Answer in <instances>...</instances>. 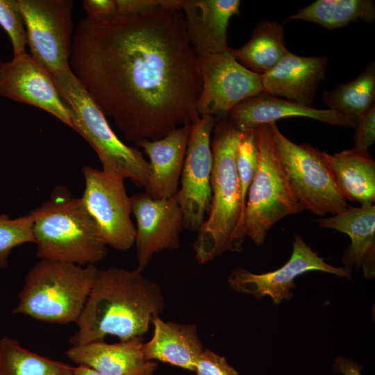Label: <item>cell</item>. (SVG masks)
Listing matches in <instances>:
<instances>
[{
    "label": "cell",
    "instance_id": "1",
    "mask_svg": "<svg viewBox=\"0 0 375 375\" xmlns=\"http://www.w3.org/2000/svg\"><path fill=\"white\" fill-rule=\"evenodd\" d=\"M72 72L122 135L135 144L191 124L201 90L197 56L177 0L133 15L82 19Z\"/></svg>",
    "mask_w": 375,
    "mask_h": 375
},
{
    "label": "cell",
    "instance_id": "2",
    "mask_svg": "<svg viewBox=\"0 0 375 375\" xmlns=\"http://www.w3.org/2000/svg\"><path fill=\"white\" fill-rule=\"evenodd\" d=\"M142 273L115 267L99 269L70 339L72 346L103 341L107 335L124 341L148 331L165 300L159 285Z\"/></svg>",
    "mask_w": 375,
    "mask_h": 375
},
{
    "label": "cell",
    "instance_id": "3",
    "mask_svg": "<svg viewBox=\"0 0 375 375\" xmlns=\"http://www.w3.org/2000/svg\"><path fill=\"white\" fill-rule=\"evenodd\" d=\"M212 133L210 208L193 247L201 264L228 251H241L245 238L244 210L235 163L241 132L227 116L215 122Z\"/></svg>",
    "mask_w": 375,
    "mask_h": 375
},
{
    "label": "cell",
    "instance_id": "4",
    "mask_svg": "<svg viewBox=\"0 0 375 375\" xmlns=\"http://www.w3.org/2000/svg\"><path fill=\"white\" fill-rule=\"evenodd\" d=\"M37 256L78 265H94L107 254V245L80 198L56 187L47 201L31 210Z\"/></svg>",
    "mask_w": 375,
    "mask_h": 375
},
{
    "label": "cell",
    "instance_id": "5",
    "mask_svg": "<svg viewBox=\"0 0 375 375\" xmlns=\"http://www.w3.org/2000/svg\"><path fill=\"white\" fill-rule=\"evenodd\" d=\"M98 272L94 265L40 259L26 274L12 312L44 322L76 323Z\"/></svg>",
    "mask_w": 375,
    "mask_h": 375
},
{
    "label": "cell",
    "instance_id": "6",
    "mask_svg": "<svg viewBox=\"0 0 375 375\" xmlns=\"http://www.w3.org/2000/svg\"><path fill=\"white\" fill-rule=\"evenodd\" d=\"M56 88L72 113L73 130L94 150L104 172L130 179L135 185L147 184L150 165L138 149L124 144L107 117L71 69L51 74Z\"/></svg>",
    "mask_w": 375,
    "mask_h": 375
},
{
    "label": "cell",
    "instance_id": "7",
    "mask_svg": "<svg viewBox=\"0 0 375 375\" xmlns=\"http://www.w3.org/2000/svg\"><path fill=\"white\" fill-rule=\"evenodd\" d=\"M258 167L249 188L243 232L256 245L263 244L269 230L283 217L303 210L290 188L277 156L271 124L254 128Z\"/></svg>",
    "mask_w": 375,
    "mask_h": 375
},
{
    "label": "cell",
    "instance_id": "8",
    "mask_svg": "<svg viewBox=\"0 0 375 375\" xmlns=\"http://www.w3.org/2000/svg\"><path fill=\"white\" fill-rule=\"evenodd\" d=\"M277 156L287 181L302 208L318 215H336L349 206L333 177L327 153L308 143L297 144L271 123Z\"/></svg>",
    "mask_w": 375,
    "mask_h": 375
},
{
    "label": "cell",
    "instance_id": "9",
    "mask_svg": "<svg viewBox=\"0 0 375 375\" xmlns=\"http://www.w3.org/2000/svg\"><path fill=\"white\" fill-rule=\"evenodd\" d=\"M30 55L49 73L70 70L74 33L72 0H18Z\"/></svg>",
    "mask_w": 375,
    "mask_h": 375
},
{
    "label": "cell",
    "instance_id": "10",
    "mask_svg": "<svg viewBox=\"0 0 375 375\" xmlns=\"http://www.w3.org/2000/svg\"><path fill=\"white\" fill-rule=\"evenodd\" d=\"M82 173L85 188L80 199L101 238L116 250L130 249L135 244V226L124 178L90 165L84 166Z\"/></svg>",
    "mask_w": 375,
    "mask_h": 375
},
{
    "label": "cell",
    "instance_id": "11",
    "mask_svg": "<svg viewBox=\"0 0 375 375\" xmlns=\"http://www.w3.org/2000/svg\"><path fill=\"white\" fill-rule=\"evenodd\" d=\"M197 56L202 83L197 104L199 116L227 117L238 104L263 92L261 75L237 61L229 47L223 52Z\"/></svg>",
    "mask_w": 375,
    "mask_h": 375
},
{
    "label": "cell",
    "instance_id": "12",
    "mask_svg": "<svg viewBox=\"0 0 375 375\" xmlns=\"http://www.w3.org/2000/svg\"><path fill=\"white\" fill-rule=\"evenodd\" d=\"M216 119L201 115L191 124L181 172V187L177 192L185 228L198 231L208 214L211 199L212 153L211 133Z\"/></svg>",
    "mask_w": 375,
    "mask_h": 375
},
{
    "label": "cell",
    "instance_id": "13",
    "mask_svg": "<svg viewBox=\"0 0 375 375\" xmlns=\"http://www.w3.org/2000/svg\"><path fill=\"white\" fill-rule=\"evenodd\" d=\"M310 271H320L340 277L351 278V272L344 267H336L326 263L296 234L293 250L288 261L279 269L265 273L253 274L244 268L236 267L230 274L228 282L236 292L260 299L269 296L275 304L290 300L291 291L296 285L297 276Z\"/></svg>",
    "mask_w": 375,
    "mask_h": 375
},
{
    "label": "cell",
    "instance_id": "14",
    "mask_svg": "<svg viewBox=\"0 0 375 375\" xmlns=\"http://www.w3.org/2000/svg\"><path fill=\"white\" fill-rule=\"evenodd\" d=\"M131 199L137 224V269L142 272L155 253L179 247L183 214L177 193L168 199H158L144 192L135 193Z\"/></svg>",
    "mask_w": 375,
    "mask_h": 375
},
{
    "label": "cell",
    "instance_id": "15",
    "mask_svg": "<svg viewBox=\"0 0 375 375\" xmlns=\"http://www.w3.org/2000/svg\"><path fill=\"white\" fill-rule=\"evenodd\" d=\"M0 96L42 109L73 128L51 73L26 52L0 64Z\"/></svg>",
    "mask_w": 375,
    "mask_h": 375
},
{
    "label": "cell",
    "instance_id": "16",
    "mask_svg": "<svg viewBox=\"0 0 375 375\" xmlns=\"http://www.w3.org/2000/svg\"><path fill=\"white\" fill-rule=\"evenodd\" d=\"M240 132L290 117L313 119L329 125L354 128L356 118L330 109L300 105L262 92L238 104L228 115Z\"/></svg>",
    "mask_w": 375,
    "mask_h": 375
},
{
    "label": "cell",
    "instance_id": "17",
    "mask_svg": "<svg viewBox=\"0 0 375 375\" xmlns=\"http://www.w3.org/2000/svg\"><path fill=\"white\" fill-rule=\"evenodd\" d=\"M183 10L188 37L197 56L228 49L231 18L240 14L239 0H177Z\"/></svg>",
    "mask_w": 375,
    "mask_h": 375
},
{
    "label": "cell",
    "instance_id": "18",
    "mask_svg": "<svg viewBox=\"0 0 375 375\" xmlns=\"http://www.w3.org/2000/svg\"><path fill=\"white\" fill-rule=\"evenodd\" d=\"M327 63L326 57L300 56L289 51L261 75L263 92L312 107L317 87L325 78Z\"/></svg>",
    "mask_w": 375,
    "mask_h": 375
},
{
    "label": "cell",
    "instance_id": "19",
    "mask_svg": "<svg viewBox=\"0 0 375 375\" xmlns=\"http://www.w3.org/2000/svg\"><path fill=\"white\" fill-rule=\"evenodd\" d=\"M144 343L143 336L113 344L98 341L72 346L66 356L102 375H153L158 364L144 358Z\"/></svg>",
    "mask_w": 375,
    "mask_h": 375
},
{
    "label": "cell",
    "instance_id": "20",
    "mask_svg": "<svg viewBox=\"0 0 375 375\" xmlns=\"http://www.w3.org/2000/svg\"><path fill=\"white\" fill-rule=\"evenodd\" d=\"M191 124L179 126L162 138L135 143L149 158L150 176L144 192L151 197L168 199L178 191Z\"/></svg>",
    "mask_w": 375,
    "mask_h": 375
},
{
    "label": "cell",
    "instance_id": "21",
    "mask_svg": "<svg viewBox=\"0 0 375 375\" xmlns=\"http://www.w3.org/2000/svg\"><path fill=\"white\" fill-rule=\"evenodd\" d=\"M319 226L347 234L351 244L342 258L344 268L351 272L356 265L362 266L365 278L375 274V205L348 206L331 217L316 220Z\"/></svg>",
    "mask_w": 375,
    "mask_h": 375
},
{
    "label": "cell",
    "instance_id": "22",
    "mask_svg": "<svg viewBox=\"0 0 375 375\" xmlns=\"http://www.w3.org/2000/svg\"><path fill=\"white\" fill-rule=\"evenodd\" d=\"M151 339L143 344L147 360H159L194 371L203 351L197 328L194 324L165 322L159 316L152 321Z\"/></svg>",
    "mask_w": 375,
    "mask_h": 375
},
{
    "label": "cell",
    "instance_id": "23",
    "mask_svg": "<svg viewBox=\"0 0 375 375\" xmlns=\"http://www.w3.org/2000/svg\"><path fill=\"white\" fill-rule=\"evenodd\" d=\"M334 181L345 199L360 206L375 202V162L368 152L355 148L326 154Z\"/></svg>",
    "mask_w": 375,
    "mask_h": 375
},
{
    "label": "cell",
    "instance_id": "24",
    "mask_svg": "<svg viewBox=\"0 0 375 375\" xmlns=\"http://www.w3.org/2000/svg\"><path fill=\"white\" fill-rule=\"evenodd\" d=\"M229 51L241 65L263 75L274 67L290 51L285 46L284 27L269 20H262L254 28L249 41Z\"/></svg>",
    "mask_w": 375,
    "mask_h": 375
},
{
    "label": "cell",
    "instance_id": "25",
    "mask_svg": "<svg viewBox=\"0 0 375 375\" xmlns=\"http://www.w3.org/2000/svg\"><path fill=\"white\" fill-rule=\"evenodd\" d=\"M375 6L372 0H317L291 15L288 21L303 20L332 30L358 20L372 23Z\"/></svg>",
    "mask_w": 375,
    "mask_h": 375
},
{
    "label": "cell",
    "instance_id": "26",
    "mask_svg": "<svg viewBox=\"0 0 375 375\" xmlns=\"http://www.w3.org/2000/svg\"><path fill=\"white\" fill-rule=\"evenodd\" d=\"M328 109L358 117L374 106L375 62L372 61L355 79L325 91L322 96Z\"/></svg>",
    "mask_w": 375,
    "mask_h": 375
},
{
    "label": "cell",
    "instance_id": "27",
    "mask_svg": "<svg viewBox=\"0 0 375 375\" xmlns=\"http://www.w3.org/2000/svg\"><path fill=\"white\" fill-rule=\"evenodd\" d=\"M74 367L22 347L17 340H0V375H74Z\"/></svg>",
    "mask_w": 375,
    "mask_h": 375
},
{
    "label": "cell",
    "instance_id": "28",
    "mask_svg": "<svg viewBox=\"0 0 375 375\" xmlns=\"http://www.w3.org/2000/svg\"><path fill=\"white\" fill-rule=\"evenodd\" d=\"M235 163L241 201L244 210L247 192L258 167V149L254 128L241 132L236 150Z\"/></svg>",
    "mask_w": 375,
    "mask_h": 375
},
{
    "label": "cell",
    "instance_id": "29",
    "mask_svg": "<svg viewBox=\"0 0 375 375\" xmlns=\"http://www.w3.org/2000/svg\"><path fill=\"white\" fill-rule=\"evenodd\" d=\"M34 243L32 217L28 214L15 219L0 214V268L7 267L12 250L26 243Z\"/></svg>",
    "mask_w": 375,
    "mask_h": 375
},
{
    "label": "cell",
    "instance_id": "30",
    "mask_svg": "<svg viewBox=\"0 0 375 375\" xmlns=\"http://www.w3.org/2000/svg\"><path fill=\"white\" fill-rule=\"evenodd\" d=\"M0 25L10 39L14 56L26 53V31L18 0H0Z\"/></svg>",
    "mask_w": 375,
    "mask_h": 375
},
{
    "label": "cell",
    "instance_id": "31",
    "mask_svg": "<svg viewBox=\"0 0 375 375\" xmlns=\"http://www.w3.org/2000/svg\"><path fill=\"white\" fill-rule=\"evenodd\" d=\"M354 128L353 148L368 152L375 142V106L356 117Z\"/></svg>",
    "mask_w": 375,
    "mask_h": 375
},
{
    "label": "cell",
    "instance_id": "32",
    "mask_svg": "<svg viewBox=\"0 0 375 375\" xmlns=\"http://www.w3.org/2000/svg\"><path fill=\"white\" fill-rule=\"evenodd\" d=\"M194 372L196 375H240L224 356H219L208 349L202 351Z\"/></svg>",
    "mask_w": 375,
    "mask_h": 375
},
{
    "label": "cell",
    "instance_id": "33",
    "mask_svg": "<svg viewBox=\"0 0 375 375\" xmlns=\"http://www.w3.org/2000/svg\"><path fill=\"white\" fill-rule=\"evenodd\" d=\"M83 7L87 17L94 20H108L118 15L116 0H85Z\"/></svg>",
    "mask_w": 375,
    "mask_h": 375
},
{
    "label": "cell",
    "instance_id": "34",
    "mask_svg": "<svg viewBox=\"0 0 375 375\" xmlns=\"http://www.w3.org/2000/svg\"><path fill=\"white\" fill-rule=\"evenodd\" d=\"M167 3V0H116L117 12L121 15L140 14Z\"/></svg>",
    "mask_w": 375,
    "mask_h": 375
},
{
    "label": "cell",
    "instance_id": "35",
    "mask_svg": "<svg viewBox=\"0 0 375 375\" xmlns=\"http://www.w3.org/2000/svg\"><path fill=\"white\" fill-rule=\"evenodd\" d=\"M333 370L343 375H362L361 366L347 358L340 356L333 365Z\"/></svg>",
    "mask_w": 375,
    "mask_h": 375
},
{
    "label": "cell",
    "instance_id": "36",
    "mask_svg": "<svg viewBox=\"0 0 375 375\" xmlns=\"http://www.w3.org/2000/svg\"><path fill=\"white\" fill-rule=\"evenodd\" d=\"M74 375H102L97 371L89 367L78 365L74 367Z\"/></svg>",
    "mask_w": 375,
    "mask_h": 375
}]
</instances>
